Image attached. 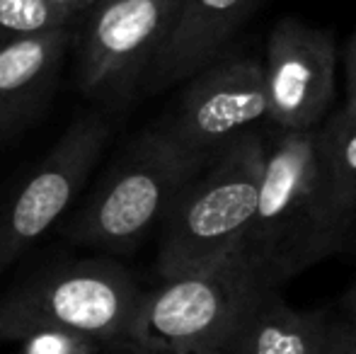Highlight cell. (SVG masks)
<instances>
[{"instance_id": "1", "label": "cell", "mask_w": 356, "mask_h": 354, "mask_svg": "<svg viewBox=\"0 0 356 354\" xmlns=\"http://www.w3.org/2000/svg\"><path fill=\"white\" fill-rule=\"evenodd\" d=\"M264 138L259 199L240 255L257 284L282 289L342 250L356 221L330 189L313 131L284 134L264 124Z\"/></svg>"}, {"instance_id": "2", "label": "cell", "mask_w": 356, "mask_h": 354, "mask_svg": "<svg viewBox=\"0 0 356 354\" xmlns=\"http://www.w3.org/2000/svg\"><path fill=\"white\" fill-rule=\"evenodd\" d=\"M267 156L264 127L216 153L175 197L163 216L160 279L218 265L240 250L252 223Z\"/></svg>"}, {"instance_id": "3", "label": "cell", "mask_w": 356, "mask_h": 354, "mask_svg": "<svg viewBox=\"0 0 356 354\" xmlns=\"http://www.w3.org/2000/svg\"><path fill=\"white\" fill-rule=\"evenodd\" d=\"M141 293L129 269L114 260L51 265L0 296V340L58 330L122 352Z\"/></svg>"}, {"instance_id": "4", "label": "cell", "mask_w": 356, "mask_h": 354, "mask_svg": "<svg viewBox=\"0 0 356 354\" xmlns=\"http://www.w3.org/2000/svg\"><path fill=\"white\" fill-rule=\"evenodd\" d=\"M257 279L233 252L218 265L163 279L138 298L124 354H228Z\"/></svg>"}, {"instance_id": "5", "label": "cell", "mask_w": 356, "mask_h": 354, "mask_svg": "<svg viewBox=\"0 0 356 354\" xmlns=\"http://www.w3.org/2000/svg\"><path fill=\"white\" fill-rule=\"evenodd\" d=\"M202 168L153 124L129 143L63 233L85 248L129 252Z\"/></svg>"}, {"instance_id": "6", "label": "cell", "mask_w": 356, "mask_h": 354, "mask_svg": "<svg viewBox=\"0 0 356 354\" xmlns=\"http://www.w3.org/2000/svg\"><path fill=\"white\" fill-rule=\"evenodd\" d=\"M267 124V90L262 61L243 49L184 81L175 107L155 127L189 158L207 166L243 134Z\"/></svg>"}, {"instance_id": "7", "label": "cell", "mask_w": 356, "mask_h": 354, "mask_svg": "<svg viewBox=\"0 0 356 354\" xmlns=\"http://www.w3.org/2000/svg\"><path fill=\"white\" fill-rule=\"evenodd\" d=\"M182 0H95L88 8L78 88L88 97L124 104L143 86Z\"/></svg>"}, {"instance_id": "8", "label": "cell", "mask_w": 356, "mask_h": 354, "mask_svg": "<svg viewBox=\"0 0 356 354\" xmlns=\"http://www.w3.org/2000/svg\"><path fill=\"white\" fill-rule=\"evenodd\" d=\"M112 127L99 112H83L56 146L0 209V272L17 262L78 199L107 148Z\"/></svg>"}, {"instance_id": "9", "label": "cell", "mask_w": 356, "mask_h": 354, "mask_svg": "<svg viewBox=\"0 0 356 354\" xmlns=\"http://www.w3.org/2000/svg\"><path fill=\"white\" fill-rule=\"evenodd\" d=\"M337 39L296 15H284L264 44L267 127L284 134L313 131L337 99Z\"/></svg>"}, {"instance_id": "10", "label": "cell", "mask_w": 356, "mask_h": 354, "mask_svg": "<svg viewBox=\"0 0 356 354\" xmlns=\"http://www.w3.org/2000/svg\"><path fill=\"white\" fill-rule=\"evenodd\" d=\"M264 0H182L163 49L143 78L148 92L184 83L233 49Z\"/></svg>"}, {"instance_id": "11", "label": "cell", "mask_w": 356, "mask_h": 354, "mask_svg": "<svg viewBox=\"0 0 356 354\" xmlns=\"http://www.w3.org/2000/svg\"><path fill=\"white\" fill-rule=\"evenodd\" d=\"M327 330L325 316L296 311L279 289L259 284L240 316L228 354H320Z\"/></svg>"}, {"instance_id": "12", "label": "cell", "mask_w": 356, "mask_h": 354, "mask_svg": "<svg viewBox=\"0 0 356 354\" xmlns=\"http://www.w3.org/2000/svg\"><path fill=\"white\" fill-rule=\"evenodd\" d=\"M68 39V27H61L0 44V131L44 99L63 61Z\"/></svg>"}, {"instance_id": "13", "label": "cell", "mask_w": 356, "mask_h": 354, "mask_svg": "<svg viewBox=\"0 0 356 354\" xmlns=\"http://www.w3.org/2000/svg\"><path fill=\"white\" fill-rule=\"evenodd\" d=\"M315 153L339 207L356 221V104H339L313 129Z\"/></svg>"}, {"instance_id": "14", "label": "cell", "mask_w": 356, "mask_h": 354, "mask_svg": "<svg viewBox=\"0 0 356 354\" xmlns=\"http://www.w3.org/2000/svg\"><path fill=\"white\" fill-rule=\"evenodd\" d=\"M73 19L47 0H0V44L68 27Z\"/></svg>"}, {"instance_id": "15", "label": "cell", "mask_w": 356, "mask_h": 354, "mask_svg": "<svg viewBox=\"0 0 356 354\" xmlns=\"http://www.w3.org/2000/svg\"><path fill=\"white\" fill-rule=\"evenodd\" d=\"M22 342L24 347L19 354H119L112 347L102 345V342L58 330L34 332V335L24 337Z\"/></svg>"}, {"instance_id": "16", "label": "cell", "mask_w": 356, "mask_h": 354, "mask_svg": "<svg viewBox=\"0 0 356 354\" xmlns=\"http://www.w3.org/2000/svg\"><path fill=\"white\" fill-rule=\"evenodd\" d=\"M320 354H356V328L352 323H330L327 340Z\"/></svg>"}, {"instance_id": "17", "label": "cell", "mask_w": 356, "mask_h": 354, "mask_svg": "<svg viewBox=\"0 0 356 354\" xmlns=\"http://www.w3.org/2000/svg\"><path fill=\"white\" fill-rule=\"evenodd\" d=\"M344 102L356 104V29L344 47Z\"/></svg>"}, {"instance_id": "18", "label": "cell", "mask_w": 356, "mask_h": 354, "mask_svg": "<svg viewBox=\"0 0 356 354\" xmlns=\"http://www.w3.org/2000/svg\"><path fill=\"white\" fill-rule=\"evenodd\" d=\"M47 3L56 5V8L66 10L68 15H73V17H78L80 13H88V8L95 3V0H47Z\"/></svg>"}, {"instance_id": "19", "label": "cell", "mask_w": 356, "mask_h": 354, "mask_svg": "<svg viewBox=\"0 0 356 354\" xmlns=\"http://www.w3.org/2000/svg\"><path fill=\"white\" fill-rule=\"evenodd\" d=\"M342 306H344V311H347V318H356V282L349 287V291L344 293Z\"/></svg>"}, {"instance_id": "20", "label": "cell", "mask_w": 356, "mask_h": 354, "mask_svg": "<svg viewBox=\"0 0 356 354\" xmlns=\"http://www.w3.org/2000/svg\"><path fill=\"white\" fill-rule=\"evenodd\" d=\"M349 241H352L354 246H356V223H354V231H352V238H349Z\"/></svg>"}, {"instance_id": "21", "label": "cell", "mask_w": 356, "mask_h": 354, "mask_svg": "<svg viewBox=\"0 0 356 354\" xmlns=\"http://www.w3.org/2000/svg\"><path fill=\"white\" fill-rule=\"evenodd\" d=\"M349 323H352V325L356 328V318H349Z\"/></svg>"}]
</instances>
